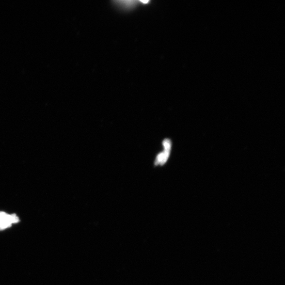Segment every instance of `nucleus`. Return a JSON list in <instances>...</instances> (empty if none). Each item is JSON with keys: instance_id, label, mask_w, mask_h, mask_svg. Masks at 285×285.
<instances>
[{"instance_id": "obj_1", "label": "nucleus", "mask_w": 285, "mask_h": 285, "mask_svg": "<svg viewBox=\"0 0 285 285\" xmlns=\"http://www.w3.org/2000/svg\"><path fill=\"white\" fill-rule=\"evenodd\" d=\"M19 222V218L15 214L9 215L4 212L0 211V231L9 228L13 224Z\"/></svg>"}, {"instance_id": "obj_2", "label": "nucleus", "mask_w": 285, "mask_h": 285, "mask_svg": "<svg viewBox=\"0 0 285 285\" xmlns=\"http://www.w3.org/2000/svg\"><path fill=\"white\" fill-rule=\"evenodd\" d=\"M163 145L164 147V151L163 152L160 153L158 156L156 165H163L167 161V159L170 155V152L171 147V142L169 139H165L163 141Z\"/></svg>"}]
</instances>
